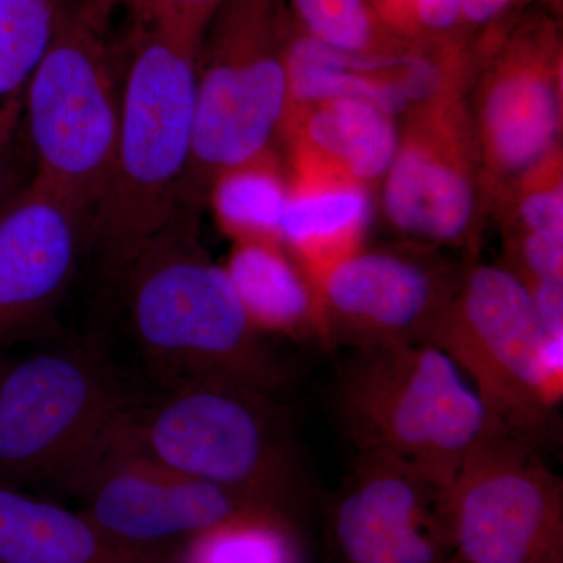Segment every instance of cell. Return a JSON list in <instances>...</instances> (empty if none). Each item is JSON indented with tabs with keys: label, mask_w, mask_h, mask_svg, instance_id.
I'll return each mask as SVG.
<instances>
[{
	"label": "cell",
	"mask_w": 563,
	"mask_h": 563,
	"mask_svg": "<svg viewBox=\"0 0 563 563\" xmlns=\"http://www.w3.org/2000/svg\"><path fill=\"white\" fill-rule=\"evenodd\" d=\"M18 124L16 118L0 114V209H2L3 185H5V151L9 146L11 135H13L14 125Z\"/></svg>",
	"instance_id": "cell-30"
},
{
	"label": "cell",
	"mask_w": 563,
	"mask_h": 563,
	"mask_svg": "<svg viewBox=\"0 0 563 563\" xmlns=\"http://www.w3.org/2000/svg\"><path fill=\"white\" fill-rule=\"evenodd\" d=\"M309 36L347 54H373L376 20L365 0H291Z\"/></svg>",
	"instance_id": "cell-24"
},
{
	"label": "cell",
	"mask_w": 563,
	"mask_h": 563,
	"mask_svg": "<svg viewBox=\"0 0 563 563\" xmlns=\"http://www.w3.org/2000/svg\"><path fill=\"white\" fill-rule=\"evenodd\" d=\"M185 563H298L287 515L254 514L187 544Z\"/></svg>",
	"instance_id": "cell-22"
},
{
	"label": "cell",
	"mask_w": 563,
	"mask_h": 563,
	"mask_svg": "<svg viewBox=\"0 0 563 563\" xmlns=\"http://www.w3.org/2000/svg\"><path fill=\"white\" fill-rule=\"evenodd\" d=\"M139 18L141 27L201 49L203 33L224 0H111Z\"/></svg>",
	"instance_id": "cell-25"
},
{
	"label": "cell",
	"mask_w": 563,
	"mask_h": 563,
	"mask_svg": "<svg viewBox=\"0 0 563 563\" xmlns=\"http://www.w3.org/2000/svg\"><path fill=\"white\" fill-rule=\"evenodd\" d=\"M368 202L357 190L310 192L288 199L280 220V233L298 246H317L346 235L365 221Z\"/></svg>",
	"instance_id": "cell-23"
},
{
	"label": "cell",
	"mask_w": 563,
	"mask_h": 563,
	"mask_svg": "<svg viewBox=\"0 0 563 563\" xmlns=\"http://www.w3.org/2000/svg\"><path fill=\"white\" fill-rule=\"evenodd\" d=\"M418 21L435 32L453 29L463 18L462 0H415Z\"/></svg>",
	"instance_id": "cell-29"
},
{
	"label": "cell",
	"mask_w": 563,
	"mask_h": 563,
	"mask_svg": "<svg viewBox=\"0 0 563 563\" xmlns=\"http://www.w3.org/2000/svg\"><path fill=\"white\" fill-rule=\"evenodd\" d=\"M499 424L542 448L558 429L563 336L544 329L517 274L477 266L437 333Z\"/></svg>",
	"instance_id": "cell-6"
},
{
	"label": "cell",
	"mask_w": 563,
	"mask_h": 563,
	"mask_svg": "<svg viewBox=\"0 0 563 563\" xmlns=\"http://www.w3.org/2000/svg\"><path fill=\"white\" fill-rule=\"evenodd\" d=\"M225 272L258 329L295 332L313 320L310 288L272 240H243Z\"/></svg>",
	"instance_id": "cell-17"
},
{
	"label": "cell",
	"mask_w": 563,
	"mask_h": 563,
	"mask_svg": "<svg viewBox=\"0 0 563 563\" xmlns=\"http://www.w3.org/2000/svg\"><path fill=\"white\" fill-rule=\"evenodd\" d=\"M117 432L151 461L277 512L301 495V459L268 393L211 379L165 385L154 402L133 404Z\"/></svg>",
	"instance_id": "cell-4"
},
{
	"label": "cell",
	"mask_w": 563,
	"mask_h": 563,
	"mask_svg": "<svg viewBox=\"0 0 563 563\" xmlns=\"http://www.w3.org/2000/svg\"><path fill=\"white\" fill-rule=\"evenodd\" d=\"M198 54L146 27L133 40L110 176L88 229L103 276L114 284L179 210L191 161Z\"/></svg>",
	"instance_id": "cell-2"
},
{
	"label": "cell",
	"mask_w": 563,
	"mask_h": 563,
	"mask_svg": "<svg viewBox=\"0 0 563 563\" xmlns=\"http://www.w3.org/2000/svg\"><path fill=\"white\" fill-rule=\"evenodd\" d=\"M521 218L532 231L562 229L563 196L562 188L532 192L521 206Z\"/></svg>",
	"instance_id": "cell-27"
},
{
	"label": "cell",
	"mask_w": 563,
	"mask_h": 563,
	"mask_svg": "<svg viewBox=\"0 0 563 563\" xmlns=\"http://www.w3.org/2000/svg\"><path fill=\"white\" fill-rule=\"evenodd\" d=\"M562 229H543L529 233L521 247V262L526 273L531 276V284L526 287H532L540 280L562 277Z\"/></svg>",
	"instance_id": "cell-26"
},
{
	"label": "cell",
	"mask_w": 563,
	"mask_h": 563,
	"mask_svg": "<svg viewBox=\"0 0 563 563\" xmlns=\"http://www.w3.org/2000/svg\"><path fill=\"white\" fill-rule=\"evenodd\" d=\"M90 210L33 179L0 209V350L47 328L88 243Z\"/></svg>",
	"instance_id": "cell-12"
},
{
	"label": "cell",
	"mask_w": 563,
	"mask_h": 563,
	"mask_svg": "<svg viewBox=\"0 0 563 563\" xmlns=\"http://www.w3.org/2000/svg\"><path fill=\"white\" fill-rule=\"evenodd\" d=\"M118 284L136 342L163 387L211 379L273 395L284 384L228 272L199 244L195 210L179 207Z\"/></svg>",
	"instance_id": "cell-1"
},
{
	"label": "cell",
	"mask_w": 563,
	"mask_h": 563,
	"mask_svg": "<svg viewBox=\"0 0 563 563\" xmlns=\"http://www.w3.org/2000/svg\"><path fill=\"white\" fill-rule=\"evenodd\" d=\"M559 124L558 95L539 74L504 77L485 103V129L496 161L509 169L532 166L550 150Z\"/></svg>",
	"instance_id": "cell-16"
},
{
	"label": "cell",
	"mask_w": 563,
	"mask_h": 563,
	"mask_svg": "<svg viewBox=\"0 0 563 563\" xmlns=\"http://www.w3.org/2000/svg\"><path fill=\"white\" fill-rule=\"evenodd\" d=\"M385 209L396 228L432 242H454L470 224L468 181L446 163L421 150L402 152L390 166Z\"/></svg>",
	"instance_id": "cell-15"
},
{
	"label": "cell",
	"mask_w": 563,
	"mask_h": 563,
	"mask_svg": "<svg viewBox=\"0 0 563 563\" xmlns=\"http://www.w3.org/2000/svg\"><path fill=\"white\" fill-rule=\"evenodd\" d=\"M288 96L299 101L333 102L344 99L372 102L388 113L409 102L401 80L380 79L357 69L352 54L325 46L312 36L292 38L284 49Z\"/></svg>",
	"instance_id": "cell-18"
},
{
	"label": "cell",
	"mask_w": 563,
	"mask_h": 563,
	"mask_svg": "<svg viewBox=\"0 0 563 563\" xmlns=\"http://www.w3.org/2000/svg\"><path fill=\"white\" fill-rule=\"evenodd\" d=\"M2 368H3V365H2V363H0V372H2Z\"/></svg>",
	"instance_id": "cell-32"
},
{
	"label": "cell",
	"mask_w": 563,
	"mask_h": 563,
	"mask_svg": "<svg viewBox=\"0 0 563 563\" xmlns=\"http://www.w3.org/2000/svg\"><path fill=\"white\" fill-rule=\"evenodd\" d=\"M202 66L196 62L195 131L180 207L221 173L265 154L288 88L274 0H224Z\"/></svg>",
	"instance_id": "cell-8"
},
{
	"label": "cell",
	"mask_w": 563,
	"mask_h": 563,
	"mask_svg": "<svg viewBox=\"0 0 563 563\" xmlns=\"http://www.w3.org/2000/svg\"><path fill=\"white\" fill-rule=\"evenodd\" d=\"M0 563H166L122 547L87 515L0 481Z\"/></svg>",
	"instance_id": "cell-14"
},
{
	"label": "cell",
	"mask_w": 563,
	"mask_h": 563,
	"mask_svg": "<svg viewBox=\"0 0 563 563\" xmlns=\"http://www.w3.org/2000/svg\"><path fill=\"white\" fill-rule=\"evenodd\" d=\"M454 296L439 273L415 258L351 255L322 280V339L344 351L433 344Z\"/></svg>",
	"instance_id": "cell-13"
},
{
	"label": "cell",
	"mask_w": 563,
	"mask_h": 563,
	"mask_svg": "<svg viewBox=\"0 0 563 563\" xmlns=\"http://www.w3.org/2000/svg\"><path fill=\"white\" fill-rule=\"evenodd\" d=\"M448 492L399 463L357 455L329 507L328 536L336 562L450 561Z\"/></svg>",
	"instance_id": "cell-11"
},
{
	"label": "cell",
	"mask_w": 563,
	"mask_h": 563,
	"mask_svg": "<svg viewBox=\"0 0 563 563\" xmlns=\"http://www.w3.org/2000/svg\"><path fill=\"white\" fill-rule=\"evenodd\" d=\"M262 157L228 169L211 181L218 218L243 240H272L280 233L287 196L276 174L258 163Z\"/></svg>",
	"instance_id": "cell-21"
},
{
	"label": "cell",
	"mask_w": 563,
	"mask_h": 563,
	"mask_svg": "<svg viewBox=\"0 0 563 563\" xmlns=\"http://www.w3.org/2000/svg\"><path fill=\"white\" fill-rule=\"evenodd\" d=\"M309 139L361 179H376L388 172L398 151L390 113L357 99L325 102L310 118Z\"/></svg>",
	"instance_id": "cell-19"
},
{
	"label": "cell",
	"mask_w": 563,
	"mask_h": 563,
	"mask_svg": "<svg viewBox=\"0 0 563 563\" xmlns=\"http://www.w3.org/2000/svg\"><path fill=\"white\" fill-rule=\"evenodd\" d=\"M333 412L357 455L399 463L446 488L495 421L453 358L429 343L347 351Z\"/></svg>",
	"instance_id": "cell-3"
},
{
	"label": "cell",
	"mask_w": 563,
	"mask_h": 563,
	"mask_svg": "<svg viewBox=\"0 0 563 563\" xmlns=\"http://www.w3.org/2000/svg\"><path fill=\"white\" fill-rule=\"evenodd\" d=\"M65 7V0H0V114L20 118L25 87Z\"/></svg>",
	"instance_id": "cell-20"
},
{
	"label": "cell",
	"mask_w": 563,
	"mask_h": 563,
	"mask_svg": "<svg viewBox=\"0 0 563 563\" xmlns=\"http://www.w3.org/2000/svg\"><path fill=\"white\" fill-rule=\"evenodd\" d=\"M117 429L65 487L113 542L166 555L247 515L280 514L151 461L122 442Z\"/></svg>",
	"instance_id": "cell-10"
},
{
	"label": "cell",
	"mask_w": 563,
	"mask_h": 563,
	"mask_svg": "<svg viewBox=\"0 0 563 563\" xmlns=\"http://www.w3.org/2000/svg\"><path fill=\"white\" fill-rule=\"evenodd\" d=\"M531 291L533 306L544 329L553 336H563V282L562 277L537 282Z\"/></svg>",
	"instance_id": "cell-28"
},
{
	"label": "cell",
	"mask_w": 563,
	"mask_h": 563,
	"mask_svg": "<svg viewBox=\"0 0 563 563\" xmlns=\"http://www.w3.org/2000/svg\"><path fill=\"white\" fill-rule=\"evenodd\" d=\"M111 0L63 10L24 92L35 179L95 210L120 128L122 70L107 38Z\"/></svg>",
	"instance_id": "cell-5"
},
{
	"label": "cell",
	"mask_w": 563,
	"mask_h": 563,
	"mask_svg": "<svg viewBox=\"0 0 563 563\" xmlns=\"http://www.w3.org/2000/svg\"><path fill=\"white\" fill-rule=\"evenodd\" d=\"M463 563H563V484L540 448L493 421L448 492Z\"/></svg>",
	"instance_id": "cell-9"
},
{
	"label": "cell",
	"mask_w": 563,
	"mask_h": 563,
	"mask_svg": "<svg viewBox=\"0 0 563 563\" xmlns=\"http://www.w3.org/2000/svg\"><path fill=\"white\" fill-rule=\"evenodd\" d=\"M92 346L41 351L0 372V481L65 488L135 404Z\"/></svg>",
	"instance_id": "cell-7"
},
{
	"label": "cell",
	"mask_w": 563,
	"mask_h": 563,
	"mask_svg": "<svg viewBox=\"0 0 563 563\" xmlns=\"http://www.w3.org/2000/svg\"><path fill=\"white\" fill-rule=\"evenodd\" d=\"M444 563H463L462 561H459L457 558H455V555H453V558L450 559V561H446Z\"/></svg>",
	"instance_id": "cell-31"
}]
</instances>
